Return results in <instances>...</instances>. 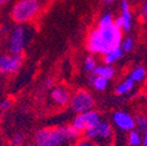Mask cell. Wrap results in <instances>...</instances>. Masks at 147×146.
Masks as SVG:
<instances>
[{
    "instance_id": "cell-27",
    "label": "cell",
    "mask_w": 147,
    "mask_h": 146,
    "mask_svg": "<svg viewBox=\"0 0 147 146\" xmlns=\"http://www.w3.org/2000/svg\"><path fill=\"white\" fill-rule=\"evenodd\" d=\"M113 3H115V0H103V4L105 6H111Z\"/></svg>"
},
{
    "instance_id": "cell-9",
    "label": "cell",
    "mask_w": 147,
    "mask_h": 146,
    "mask_svg": "<svg viewBox=\"0 0 147 146\" xmlns=\"http://www.w3.org/2000/svg\"><path fill=\"white\" fill-rule=\"evenodd\" d=\"M112 123L118 130L124 131V132H128L136 127L134 117L130 112L123 111V110H118V111L113 112Z\"/></svg>"
},
{
    "instance_id": "cell-12",
    "label": "cell",
    "mask_w": 147,
    "mask_h": 146,
    "mask_svg": "<svg viewBox=\"0 0 147 146\" xmlns=\"http://www.w3.org/2000/svg\"><path fill=\"white\" fill-rule=\"evenodd\" d=\"M103 61H104V64H109V66H112L115 64L117 61H119L123 56H124V51L121 50L120 46L111 49V50H109L106 51L104 55H103Z\"/></svg>"
},
{
    "instance_id": "cell-28",
    "label": "cell",
    "mask_w": 147,
    "mask_h": 146,
    "mask_svg": "<svg viewBox=\"0 0 147 146\" xmlns=\"http://www.w3.org/2000/svg\"><path fill=\"white\" fill-rule=\"evenodd\" d=\"M141 146H147V133L144 135V138H142V143H141Z\"/></svg>"
},
{
    "instance_id": "cell-14",
    "label": "cell",
    "mask_w": 147,
    "mask_h": 146,
    "mask_svg": "<svg viewBox=\"0 0 147 146\" xmlns=\"http://www.w3.org/2000/svg\"><path fill=\"white\" fill-rule=\"evenodd\" d=\"M136 83L133 81H131L130 78H125L124 81H121L115 89V93L117 96H125L127 94H130L131 91L134 89Z\"/></svg>"
},
{
    "instance_id": "cell-20",
    "label": "cell",
    "mask_w": 147,
    "mask_h": 146,
    "mask_svg": "<svg viewBox=\"0 0 147 146\" xmlns=\"http://www.w3.org/2000/svg\"><path fill=\"white\" fill-rule=\"evenodd\" d=\"M119 46H120V48L124 53H130L134 48V39L132 38V36H126L125 39L121 40Z\"/></svg>"
},
{
    "instance_id": "cell-30",
    "label": "cell",
    "mask_w": 147,
    "mask_h": 146,
    "mask_svg": "<svg viewBox=\"0 0 147 146\" xmlns=\"http://www.w3.org/2000/svg\"><path fill=\"white\" fill-rule=\"evenodd\" d=\"M7 3V0H0V5H4Z\"/></svg>"
},
{
    "instance_id": "cell-23",
    "label": "cell",
    "mask_w": 147,
    "mask_h": 146,
    "mask_svg": "<svg viewBox=\"0 0 147 146\" xmlns=\"http://www.w3.org/2000/svg\"><path fill=\"white\" fill-rule=\"evenodd\" d=\"M11 105H12V102H11L9 98H5V99H3L1 102H0V109H1L3 111H7L11 107Z\"/></svg>"
},
{
    "instance_id": "cell-16",
    "label": "cell",
    "mask_w": 147,
    "mask_h": 146,
    "mask_svg": "<svg viewBox=\"0 0 147 146\" xmlns=\"http://www.w3.org/2000/svg\"><path fill=\"white\" fill-rule=\"evenodd\" d=\"M144 135H146V133L140 132L136 127L133 130L128 131L127 132V145L128 146H141Z\"/></svg>"
},
{
    "instance_id": "cell-18",
    "label": "cell",
    "mask_w": 147,
    "mask_h": 146,
    "mask_svg": "<svg viewBox=\"0 0 147 146\" xmlns=\"http://www.w3.org/2000/svg\"><path fill=\"white\" fill-rule=\"evenodd\" d=\"M136 120V129L142 133H147V118L145 115H138L134 117Z\"/></svg>"
},
{
    "instance_id": "cell-24",
    "label": "cell",
    "mask_w": 147,
    "mask_h": 146,
    "mask_svg": "<svg viewBox=\"0 0 147 146\" xmlns=\"http://www.w3.org/2000/svg\"><path fill=\"white\" fill-rule=\"evenodd\" d=\"M141 18H142V20H146V18H147V3L146 1L142 4V7H141Z\"/></svg>"
},
{
    "instance_id": "cell-26",
    "label": "cell",
    "mask_w": 147,
    "mask_h": 146,
    "mask_svg": "<svg viewBox=\"0 0 147 146\" xmlns=\"http://www.w3.org/2000/svg\"><path fill=\"white\" fill-rule=\"evenodd\" d=\"M53 83H54V81H53L51 78H48V80H46V82H45V85H46L47 88H50V87L53 85Z\"/></svg>"
},
{
    "instance_id": "cell-22",
    "label": "cell",
    "mask_w": 147,
    "mask_h": 146,
    "mask_svg": "<svg viewBox=\"0 0 147 146\" xmlns=\"http://www.w3.org/2000/svg\"><path fill=\"white\" fill-rule=\"evenodd\" d=\"M70 146H97V145L95 143H92V141H90V140H88V139L82 137L78 140H76L75 143H72Z\"/></svg>"
},
{
    "instance_id": "cell-4",
    "label": "cell",
    "mask_w": 147,
    "mask_h": 146,
    "mask_svg": "<svg viewBox=\"0 0 147 146\" xmlns=\"http://www.w3.org/2000/svg\"><path fill=\"white\" fill-rule=\"evenodd\" d=\"M39 9H40L39 0H20V1H18L14 5L12 9V18L16 24L22 25L30 21L38 14Z\"/></svg>"
},
{
    "instance_id": "cell-29",
    "label": "cell",
    "mask_w": 147,
    "mask_h": 146,
    "mask_svg": "<svg viewBox=\"0 0 147 146\" xmlns=\"http://www.w3.org/2000/svg\"><path fill=\"white\" fill-rule=\"evenodd\" d=\"M22 146H36L34 143H32V141H29V143H25Z\"/></svg>"
},
{
    "instance_id": "cell-19",
    "label": "cell",
    "mask_w": 147,
    "mask_h": 146,
    "mask_svg": "<svg viewBox=\"0 0 147 146\" xmlns=\"http://www.w3.org/2000/svg\"><path fill=\"white\" fill-rule=\"evenodd\" d=\"M97 61L95 59L94 55H89L84 59V62H83V68L86 72H92L95 70V68L97 67Z\"/></svg>"
},
{
    "instance_id": "cell-21",
    "label": "cell",
    "mask_w": 147,
    "mask_h": 146,
    "mask_svg": "<svg viewBox=\"0 0 147 146\" xmlns=\"http://www.w3.org/2000/svg\"><path fill=\"white\" fill-rule=\"evenodd\" d=\"M25 135L21 132H16L11 138V146H22L25 144Z\"/></svg>"
},
{
    "instance_id": "cell-25",
    "label": "cell",
    "mask_w": 147,
    "mask_h": 146,
    "mask_svg": "<svg viewBox=\"0 0 147 146\" xmlns=\"http://www.w3.org/2000/svg\"><path fill=\"white\" fill-rule=\"evenodd\" d=\"M7 32H8V27H7L6 25H4V26L0 27V34H6Z\"/></svg>"
},
{
    "instance_id": "cell-5",
    "label": "cell",
    "mask_w": 147,
    "mask_h": 146,
    "mask_svg": "<svg viewBox=\"0 0 147 146\" xmlns=\"http://www.w3.org/2000/svg\"><path fill=\"white\" fill-rule=\"evenodd\" d=\"M68 105H70V109L75 114L85 112L95 107V97L88 90H78L70 96Z\"/></svg>"
},
{
    "instance_id": "cell-8",
    "label": "cell",
    "mask_w": 147,
    "mask_h": 146,
    "mask_svg": "<svg viewBox=\"0 0 147 146\" xmlns=\"http://www.w3.org/2000/svg\"><path fill=\"white\" fill-rule=\"evenodd\" d=\"M22 63V55L13 54H0V74H13L18 71Z\"/></svg>"
},
{
    "instance_id": "cell-10",
    "label": "cell",
    "mask_w": 147,
    "mask_h": 146,
    "mask_svg": "<svg viewBox=\"0 0 147 146\" xmlns=\"http://www.w3.org/2000/svg\"><path fill=\"white\" fill-rule=\"evenodd\" d=\"M115 24L123 30V32H130L133 25V16L130 8V4L127 0H121L120 3V15L115 19Z\"/></svg>"
},
{
    "instance_id": "cell-3",
    "label": "cell",
    "mask_w": 147,
    "mask_h": 146,
    "mask_svg": "<svg viewBox=\"0 0 147 146\" xmlns=\"http://www.w3.org/2000/svg\"><path fill=\"white\" fill-rule=\"evenodd\" d=\"M83 138L95 143L97 146H112L113 145V129L106 120H99L96 125L83 132Z\"/></svg>"
},
{
    "instance_id": "cell-13",
    "label": "cell",
    "mask_w": 147,
    "mask_h": 146,
    "mask_svg": "<svg viewBox=\"0 0 147 146\" xmlns=\"http://www.w3.org/2000/svg\"><path fill=\"white\" fill-rule=\"evenodd\" d=\"M94 75H97V76H100L103 78H106L107 81L112 80L115 77V74H116V70L112 66H109V64H104V66H97L95 68V70L92 71Z\"/></svg>"
},
{
    "instance_id": "cell-11",
    "label": "cell",
    "mask_w": 147,
    "mask_h": 146,
    "mask_svg": "<svg viewBox=\"0 0 147 146\" xmlns=\"http://www.w3.org/2000/svg\"><path fill=\"white\" fill-rule=\"evenodd\" d=\"M70 93L63 87H56L51 90L50 97L53 102L59 106H67L70 101Z\"/></svg>"
},
{
    "instance_id": "cell-15",
    "label": "cell",
    "mask_w": 147,
    "mask_h": 146,
    "mask_svg": "<svg viewBox=\"0 0 147 146\" xmlns=\"http://www.w3.org/2000/svg\"><path fill=\"white\" fill-rule=\"evenodd\" d=\"M89 83H90L91 87H92L95 90H97V91H104L109 87V81L106 78H103V77L94 75V74L90 75Z\"/></svg>"
},
{
    "instance_id": "cell-7",
    "label": "cell",
    "mask_w": 147,
    "mask_h": 146,
    "mask_svg": "<svg viewBox=\"0 0 147 146\" xmlns=\"http://www.w3.org/2000/svg\"><path fill=\"white\" fill-rule=\"evenodd\" d=\"M26 29L24 26L19 25L16 26L11 35H9V40H8V51L9 54H13V55H19V54L22 53L25 45H26Z\"/></svg>"
},
{
    "instance_id": "cell-6",
    "label": "cell",
    "mask_w": 147,
    "mask_h": 146,
    "mask_svg": "<svg viewBox=\"0 0 147 146\" xmlns=\"http://www.w3.org/2000/svg\"><path fill=\"white\" fill-rule=\"evenodd\" d=\"M100 119H102L100 114L97 110H95V109H91V110H88L85 112L76 114L70 125L83 135L84 131L96 125Z\"/></svg>"
},
{
    "instance_id": "cell-17",
    "label": "cell",
    "mask_w": 147,
    "mask_h": 146,
    "mask_svg": "<svg viewBox=\"0 0 147 146\" xmlns=\"http://www.w3.org/2000/svg\"><path fill=\"white\" fill-rule=\"evenodd\" d=\"M146 77V69L142 66H138L132 69V71L128 75V78L133 81L134 83H141Z\"/></svg>"
},
{
    "instance_id": "cell-2",
    "label": "cell",
    "mask_w": 147,
    "mask_h": 146,
    "mask_svg": "<svg viewBox=\"0 0 147 146\" xmlns=\"http://www.w3.org/2000/svg\"><path fill=\"white\" fill-rule=\"evenodd\" d=\"M82 138V133L71 125H60L54 127H42L34 133L36 146H70Z\"/></svg>"
},
{
    "instance_id": "cell-1",
    "label": "cell",
    "mask_w": 147,
    "mask_h": 146,
    "mask_svg": "<svg viewBox=\"0 0 147 146\" xmlns=\"http://www.w3.org/2000/svg\"><path fill=\"white\" fill-rule=\"evenodd\" d=\"M121 38L123 30L115 24L112 14L107 12L100 16L97 27L89 34L86 47L91 55H104L106 51L118 47Z\"/></svg>"
}]
</instances>
